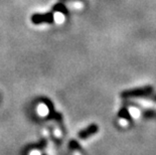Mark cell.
Masks as SVG:
<instances>
[{"instance_id": "6da1fadb", "label": "cell", "mask_w": 156, "mask_h": 155, "mask_svg": "<svg viewBox=\"0 0 156 155\" xmlns=\"http://www.w3.org/2000/svg\"><path fill=\"white\" fill-rule=\"evenodd\" d=\"M32 21L34 23H42V22H52L54 21V15L52 13H48V14H34L32 16Z\"/></svg>"}, {"instance_id": "7a4b0ae2", "label": "cell", "mask_w": 156, "mask_h": 155, "mask_svg": "<svg viewBox=\"0 0 156 155\" xmlns=\"http://www.w3.org/2000/svg\"><path fill=\"white\" fill-rule=\"evenodd\" d=\"M97 132H98L97 125H91V126H89L88 128H86V129L82 130L81 132H80L79 137L81 138V139H87V138L92 136L93 134L97 133Z\"/></svg>"}]
</instances>
